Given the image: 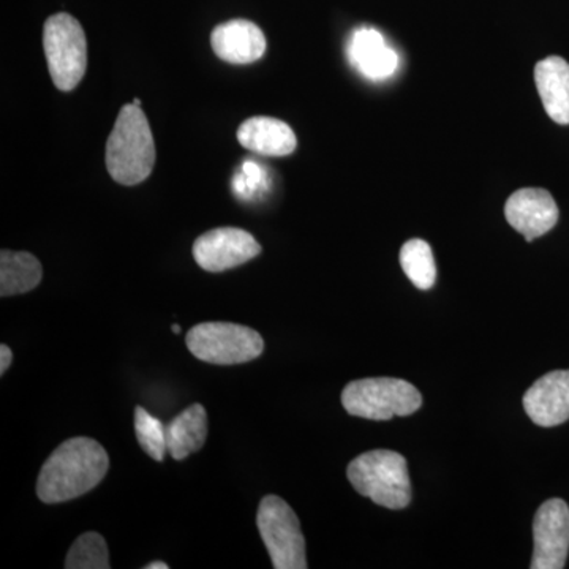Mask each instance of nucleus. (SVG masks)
Here are the masks:
<instances>
[{
	"instance_id": "f257e3e1",
	"label": "nucleus",
	"mask_w": 569,
	"mask_h": 569,
	"mask_svg": "<svg viewBox=\"0 0 569 569\" xmlns=\"http://www.w3.org/2000/svg\"><path fill=\"white\" fill-rule=\"evenodd\" d=\"M110 458L99 441L74 437L52 451L37 479V496L43 503L54 505L91 492L103 481Z\"/></svg>"
},
{
	"instance_id": "f03ea898",
	"label": "nucleus",
	"mask_w": 569,
	"mask_h": 569,
	"mask_svg": "<svg viewBox=\"0 0 569 569\" xmlns=\"http://www.w3.org/2000/svg\"><path fill=\"white\" fill-rule=\"evenodd\" d=\"M156 142L141 107L126 104L107 141L108 173L122 186H137L151 176Z\"/></svg>"
},
{
	"instance_id": "7ed1b4c3",
	"label": "nucleus",
	"mask_w": 569,
	"mask_h": 569,
	"mask_svg": "<svg viewBox=\"0 0 569 569\" xmlns=\"http://www.w3.org/2000/svg\"><path fill=\"white\" fill-rule=\"evenodd\" d=\"M348 481L361 496L388 509H403L411 501L407 460L389 449H373L351 460Z\"/></svg>"
},
{
	"instance_id": "20e7f679",
	"label": "nucleus",
	"mask_w": 569,
	"mask_h": 569,
	"mask_svg": "<svg viewBox=\"0 0 569 569\" xmlns=\"http://www.w3.org/2000/svg\"><path fill=\"white\" fill-rule=\"evenodd\" d=\"M342 406L351 417L389 421L418 411L422 396L413 385L400 378H365L347 385Z\"/></svg>"
},
{
	"instance_id": "39448f33",
	"label": "nucleus",
	"mask_w": 569,
	"mask_h": 569,
	"mask_svg": "<svg viewBox=\"0 0 569 569\" xmlns=\"http://www.w3.org/2000/svg\"><path fill=\"white\" fill-rule=\"evenodd\" d=\"M186 342L194 358L217 366L244 365L264 351L263 337L254 329L224 321L193 326Z\"/></svg>"
},
{
	"instance_id": "423d86ee",
	"label": "nucleus",
	"mask_w": 569,
	"mask_h": 569,
	"mask_svg": "<svg viewBox=\"0 0 569 569\" xmlns=\"http://www.w3.org/2000/svg\"><path fill=\"white\" fill-rule=\"evenodd\" d=\"M43 48L56 88L73 91L88 67V41L80 22L71 14H52L44 22Z\"/></svg>"
},
{
	"instance_id": "0eeeda50",
	"label": "nucleus",
	"mask_w": 569,
	"mask_h": 569,
	"mask_svg": "<svg viewBox=\"0 0 569 569\" xmlns=\"http://www.w3.org/2000/svg\"><path fill=\"white\" fill-rule=\"evenodd\" d=\"M257 527L272 567L306 569V539L298 516L290 505L277 496H266L257 512Z\"/></svg>"
},
{
	"instance_id": "6e6552de",
	"label": "nucleus",
	"mask_w": 569,
	"mask_h": 569,
	"mask_svg": "<svg viewBox=\"0 0 569 569\" xmlns=\"http://www.w3.org/2000/svg\"><path fill=\"white\" fill-rule=\"evenodd\" d=\"M531 569H561L569 550V508L561 498L542 503L533 520Z\"/></svg>"
},
{
	"instance_id": "1a4fd4ad",
	"label": "nucleus",
	"mask_w": 569,
	"mask_h": 569,
	"mask_svg": "<svg viewBox=\"0 0 569 569\" xmlns=\"http://www.w3.org/2000/svg\"><path fill=\"white\" fill-rule=\"evenodd\" d=\"M261 246L241 228H216L201 234L193 244V258L208 272H223L253 260Z\"/></svg>"
},
{
	"instance_id": "9d476101",
	"label": "nucleus",
	"mask_w": 569,
	"mask_h": 569,
	"mask_svg": "<svg viewBox=\"0 0 569 569\" xmlns=\"http://www.w3.org/2000/svg\"><path fill=\"white\" fill-rule=\"evenodd\" d=\"M505 217L527 242H531L556 227L559 208L548 190L520 189L508 198Z\"/></svg>"
},
{
	"instance_id": "9b49d317",
	"label": "nucleus",
	"mask_w": 569,
	"mask_h": 569,
	"mask_svg": "<svg viewBox=\"0 0 569 569\" xmlns=\"http://www.w3.org/2000/svg\"><path fill=\"white\" fill-rule=\"evenodd\" d=\"M347 58L351 67L370 81L388 80L399 69V54L389 47L383 33L372 28H359L351 33Z\"/></svg>"
},
{
	"instance_id": "f8f14e48",
	"label": "nucleus",
	"mask_w": 569,
	"mask_h": 569,
	"mask_svg": "<svg viewBox=\"0 0 569 569\" xmlns=\"http://www.w3.org/2000/svg\"><path fill=\"white\" fill-rule=\"evenodd\" d=\"M523 408L535 425L553 427L569 419V370L539 378L523 396Z\"/></svg>"
},
{
	"instance_id": "ddd939ff",
	"label": "nucleus",
	"mask_w": 569,
	"mask_h": 569,
	"mask_svg": "<svg viewBox=\"0 0 569 569\" xmlns=\"http://www.w3.org/2000/svg\"><path fill=\"white\" fill-rule=\"evenodd\" d=\"M211 47L222 61L246 66L263 58L266 37L252 21L231 20L213 29Z\"/></svg>"
},
{
	"instance_id": "4468645a",
	"label": "nucleus",
	"mask_w": 569,
	"mask_h": 569,
	"mask_svg": "<svg viewBox=\"0 0 569 569\" xmlns=\"http://www.w3.org/2000/svg\"><path fill=\"white\" fill-rule=\"evenodd\" d=\"M238 141L247 151L268 157L290 156L298 146L291 127L268 116H254L242 122L238 129Z\"/></svg>"
},
{
	"instance_id": "2eb2a0df",
	"label": "nucleus",
	"mask_w": 569,
	"mask_h": 569,
	"mask_svg": "<svg viewBox=\"0 0 569 569\" xmlns=\"http://www.w3.org/2000/svg\"><path fill=\"white\" fill-rule=\"evenodd\" d=\"M535 82L545 110L553 122L569 123V63L549 56L535 67Z\"/></svg>"
},
{
	"instance_id": "dca6fc26",
	"label": "nucleus",
	"mask_w": 569,
	"mask_h": 569,
	"mask_svg": "<svg viewBox=\"0 0 569 569\" xmlns=\"http://www.w3.org/2000/svg\"><path fill=\"white\" fill-rule=\"evenodd\" d=\"M208 438V413L200 403H193L167 425L168 452L174 460L189 458L200 451Z\"/></svg>"
},
{
	"instance_id": "f3484780",
	"label": "nucleus",
	"mask_w": 569,
	"mask_h": 569,
	"mask_svg": "<svg viewBox=\"0 0 569 569\" xmlns=\"http://www.w3.org/2000/svg\"><path fill=\"white\" fill-rule=\"evenodd\" d=\"M43 277L40 261L28 252H0V296L24 295L39 287Z\"/></svg>"
},
{
	"instance_id": "a211bd4d",
	"label": "nucleus",
	"mask_w": 569,
	"mask_h": 569,
	"mask_svg": "<svg viewBox=\"0 0 569 569\" xmlns=\"http://www.w3.org/2000/svg\"><path fill=\"white\" fill-rule=\"evenodd\" d=\"M399 258L403 272L419 290H430L436 284V258L426 241L411 239L406 242L400 249Z\"/></svg>"
},
{
	"instance_id": "6ab92c4d",
	"label": "nucleus",
	"mask_w": 569,
	"mask_h": 569,
	"mask_svg": "<svg viewBox=\"0 0 569 569\" xmlns=\"http://www.w3.org/2000/svg\"><path fill=\"white\" fill-rule=\"evenodd\" d=\"M67 569H110L107 541L100 533L89 531L71 546L66 559Z\"/></svg>"
},
{
	"instance_id": "aec40b11",
	"label": "nucleus",
	"mask_w": 569,
	"mask_h": 569,
	"mask_svg": "<svg viewBox=\"0 0 569 569\" xmlns=\"http://www.w3.org/2000/svg\"><path fill=\"white\" fill-rule=\"evenodd\" d=\"M134 432L138 443L146 455L151 456L157 462H163L168 452L167 426L159 418L152 417L142 407L134 410Z\"/></svg>"
},
{
	"instance_id": "412c9836",
	"label": "nucleus",
	"mask_w": 569,
	"mask_h": 569,
	"mask_svg": "<svg viewBox=\"0 0 569 569\" xmlns=\"http://www.w3.org/2000/svg\"><path fill=\"white\" fill-rule=\"evenodd\" d=\"M266 181H268V178H266L261 167L253 162H246L242 176L236 178L233 186L236 193L241 194V197L252 198L254 192L268 186Z\"/></svg>"
},
{
	"instance_id": "4be33fe9",
	"label": "nucleus",
	"mask_w": 569,
	"mask_h": 569,
	"mask_svg": "<svg viewBox=\"0 0 569 569\" xmlns=\"http://www.w3.org/2000/svg\"><path fill=\"white\" fill-rule=\"evenodd\" d=\"M11 361H13V353H11L10 347L0 346V376L9 370Z\"/></svg>"
},
{
	"instance_id": "5701e85b",
	"label": "nucleus",
	"mask_w": 569,
	"mask_h": 569,
	"mask_svg": "<svg viewBox=\"0 0 569 569\" xmlns=\"http://www.w3.org/2000/svg\"><path fill=\"white\" fill-rule=\"evenodd\" d=\"M170 565L164 561H152V563L146 565L144 569H168Z\"/></svg>"
},
{
	"instance_id": "b1692460",
	"label": "nucleus",
	"mask_w": 569,
	"mask_h": 569,
	"mask_svg": "<svg viewBox=\"0 0 569 569\" xmlns=\"http://www.w3.org/2000/svg\"><path fill=\"white\" fill-rule=\"evenodd\" d=\"M171 329H173V332H176V335H179V332H181V326L179 325L171 326Z\"/></svg>"
},
{
	"instance_id": "393cba45",
	"label": "nucleus",
	"mask_w": 569,
	"mask_h": 569,
	"mask_svg": "<svg viewBox=\"0 0 569 569\" xmlns=\"http://www.w3.org/2000/svg\"><path fill=\"white\" fill-rule=\"evenodd\" d=\"M133 103L137 104V107H141V100L140 99H134Z\"/></svg>"
}]
</instances>
